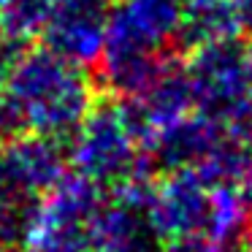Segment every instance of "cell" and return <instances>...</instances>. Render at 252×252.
<instances>
[{"instance_id": "2e32d148", "label": "cell", "mask_w": 252, "mask_h": 252, "mask_svg": "<svg viewBox=\"0 0 252 252\" xmlns=\"http://www.w3.org/2000/svg\"><path fill=\"white\" fill-rule=\"evenodd\" d=\"M244 52H247V60H250V68H252V35H250V44H244Z\"/></svg>"}, {"instance_id": "4fadbf2b", "label": "cell", "mask_w": 252, "mask_h": 252, "mask_svg": "<svg viewBox=\"0 0 252 252\" xmlns=\"http://www.w3.org/2000/svg\"><path fill=\"white\" fill-rule=\"evenodd\" d=\"M225 130L252 152V95L233 111V117L225 122Z\"/></svg>"}, {"instance_id": "3957f363", "label": "cell", "mask_w": 252, "mask_h": 252, "mask_svg": "<svg viewBox=\"0 0 252 252\" xmlns=\"http://www.w3.org/2000/svg\"><path fill=\"white\" fill-rule=\"evenodd\" d=\"M109 192L76 171H65L30 209L19 252H90L93 220Z\"/></svg>"}, {"instance_id": "ba28073f", "label": "cell", "mask_w": 252, "mask_h": 252, "mask_svg": "<svg viewBox=\"0 0 252 252\" xmlns=\"http://www.w3.org/2000/svg\"><path fill=\"white\" fill-rule=\"evenodd\" d=\"M109 0H60L44 22V46L82 68H95L103 49V25Z\"/></svg>"}, {"instance_id": "7a4b0ae2", "label": "cell", "mask_w": 252, "mask_h": 252, "mask_svg": "<svg viewBox=\"0 0 252 252\" xmlns=\"http://www.w3.org/2000/svg\"><path fill=\"white\" fill-rule=\"evenodd\" d=\"M68 168L87 176L106 192L138 174H155L147 165L141 138L120 98L98 93L68 138Z\"/></svg>"}, {"instance_id": "30bf717a", "label": "cell", "mask_w": 252, "mask_h": 252, "mask_svg": "<svg viewBox=\"0 0 252 252\" xmlns=\"http://www.w3.org/2000/svg\"><path fill=\"white\" fill-rule=\"evenodd\" d=\"M125 103V111L130 117L133 127H136L138 138L152 136L155 130L171 125V122L182 120L195 109V98H192V87L187 79L182 60L168 65L141 95L136 98H120Z\"/></svg>"}, {"instance_id": "8fae6325", "label": "cell", "mask_w": 252, "mask_h": 252, "mask_svg": "<svg viewBox=\"0 0 252 252\" xmlns=\"http://www.w3.org/2000/svg\"><path fill=\"white\" fill-rule=\"evenodd\" d=\"M241 25L233 0H182L179 44L182 52L203 44L239 38Z\"/></svg>"}, {"instance_id": "ac0fdd59", "label": "cell", "mask_w": 252, "mask_h": 252, "mask_svg": "<svg viewBox=\"0 0 252 252\" xmlns=\"http://www.w3.org/2000/svg\"><path fill=\"white\" fill-rule=\"evenodd\" d=\"M109 3H111V0H109Z\"/></svg>"}, {"instance_id": "9a60e30c", "label": "cell", "mask_w": 252, "mask_h": 252, "mask_svg": "<svg viewBox=\"0 0 252 252\" xmlns=\"http://www.w3.org/2000/svg\"><path fill=\"white\" fill-rule=\"evenodd\" d=\"M236 14H239V25H241V33L252 35V0H233Z\"/></svg>"}, {"instance_id": "5b68a950", "label": "cell", "mask_w": 252, "mask_h": 252, "mask_svg": "<svg viewBox=\"0 0 252 252\" xmlns=\"http://www.w3.org/2000/svg\"><path fill=\"white\" fill-rule=\"evenodd\" d=\"M182 68L190 79L195 109L222 125L252 95V68L239 38L187 49Z\"/></svg>"}, {"instance_id": "52a82bcc", "label": "cell", "mask_w": 252, "mask_h": 252, "mask_svg": "<svg viewBox=\"0 0 252 252\" xmlns=\"http://www.w3.org/2000/svg\"><path fill=\"white\" fill-rule=\"evenodd\" d=\"M212 187L192 168H176L155 176L147 206V228L160 244L185 239H209Z\"/></svg>"}, {"instance_id": "e0dca14e", "label": "cell", "mask_w": 252, "mask_h": 252, "mask_svg": "<svg viewBox=\"0 0 252 252\" xmlns=\"http://www.w3.org/2000/svg\"><path fill=\"white\" fill-rule=\"evenodd\" d=\"M3 3H6V0H0V6H3Z\"/></svg>"}, {"instance_id": "277c9868", "label": "cell", "mask_w": 252, "mask_h": 252, "mask_svg": "<svg viewBox=\"0 0 252 252\" xmlns=\"http://www.w3.org/2000/svg\"><path fill=\"white\" fill-rule=\"evenodd\" d=\"M182 0H111L98 60H176Z\"/></svg>"}, {"instance_id": "5bb4252c", "label": "cell", "mask_w": 252, "mask_h": 252, "mask_svg": "<svg viewBox=\"0 0 252 252\" xmlns=\"http://www.w3.org/2000/svg\"><path fill=\"white\" fill-rule=\"evenodd\" d=\"M22 49H25V41H19L17 35H11L0 25V79L6 76V71L11 68V63L17 60V55Z\"/></svg>"}, {"instance_id": "9c48e42d", "label": "cell", "mask_w": 252, "mask_h": 252, "mask_svg": "<svg viewBox=\"0 0 252 252\" xmlns=\"http://www.w3.org/2000/svg\"><path fill=\"white\" fill-rule=\"evenodd\" d=\"M222 136H225L222 122L192 109L182 120L171 122V125L155 130L152 136H147L141 149H144L149 168L155 174H165V171L198 165Z\"/></svg>"}, {"instance_id": "7c38bea8", "label": "cell", "mask_w": 252, "mask_h": 252, "mask_svg": "<svg viewBox=\"0 0 252 252\" xmlns=\"http://www.w3.org/2000/svg\"><path fill=\"white\" fill-rule=\"evenodd\" d=\"M30 212H11L0 209V252H19L28 228Z\"/></svg>"}, {"instance_id": "8992f818", "label": "cell", "mask_w": 252, "mask_h": 252, "mask_svg": "<svg viewBox=\"0 0 252 252\" xmlns=\"http://www.w3.org/2000/svg\"><path fill=\"white\" fill-rule=\"evenodd\" d=\"M68 171V141L19 133L0 141V209L30 212Z\"/></svg>"}, {"instance_id": "6da1fadb", "label": "cell", "mask_w": 252, "mask_h": 252, "mask_svg": "<svg viewBox=\"0 0 252 252\" xmlns=\"http://www.w3.org/2000/svg\"><path fill=\"white\" fill-rule=\"evenodd\" d=\"M98 98L93 73L49 46H25L0 79V141L41 133L68 141Z\"/></svg>"}]
</instances>
